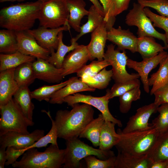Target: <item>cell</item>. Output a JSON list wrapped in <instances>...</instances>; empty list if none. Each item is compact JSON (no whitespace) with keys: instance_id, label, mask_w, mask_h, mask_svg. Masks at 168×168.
<instances>
[{"instance_id":"1f68e13d","label":"cell","mask_w":168,"mask_h":168,"mask_svg":"<svg viewBox=\"0 0 168 168\" xmlns=\"http://www.w3.org/2000/svg\"><path fill=\"white\" fill-rule=\"evenodd\" d=\"M88 11L87 21L81 26L79 33L72 38L75 41L77 42L83 35L92 33L104 21V16L93 5L91 6Z\"/></svg>"},{"instance_id":"4fadbf2b","label":"cell","mask_w":168,"mask_h":168,"mask_svg":"<svg viewBox=\"0 0 168 168\" xmlns=\"http://www.w3.org/2000/svg\"><path fill=\"white\" fill-rule=\"evenodd\" d=\"M168 55L164 51L159 53L152 57L143 59L141 62H138L128 58L127 66L129 68H132L138 72L143 84V89L147 93H149V86L148 82V75L153 69L155 68L161 60Z\"/></svg>"},{"instance_id":"52a82bcc","label":"cell","mask_w":168,"mask_h":168,"mask_svg":"<svg viewBox=\"0 0 168 168\" xmlns=\"http://www.w3.org/2000/svg\"><path fill=\"white\" fill-rule=\"evenodd\" d=\"M67 0H49L43 2L38 20L40 26L56 28L69 26Z\"/></svg>"},{"instance_id":"7a4b0ae2","label":"cell","mask_w":168,"mask_h":168,"mask_svg":"<svg viewBox=\"0 0 168 168\" xmlns=\"http://www.w3.org/2000/svg\"><path fill=\"white\" fill-rule=\"evenodd\" d=\"M43 2L37 0L12 5L0 11V26L15 32L27 31L38 19Z\"/></svg>"},{"instance_id":"d590c367","label":"cell","mask_w":168,"mask_h":168,"mask_svg":"<svg viewBox=\"0 0 168 168\" xmlns=\"http://www.w3.org/2000/svg\"><path fill=\"white\" fill-rule=\"evenodd\" d=\"M76 77H71L64 82L55 85L42 86L30 92L31 97L39 101L45 100L49 102L52 96L55 92L65 86Z\"/></svg>"},{"instance_id":"7c38bea8","label":"cell","mask_w":168,"mask_h":168,"mask_svg":"<svg viewBox=\"0 0 168 168\" xmlns=\"http://www.w3.org/2000/svg\"><path fill=\"white\" fill-rule=\"evenodd\" d=\"M159 106L154 102L138 109L135 114L130 117L126 125L121 132L123 133L142 131L153 128L148 123L152 115L157 112Z\"/></svg>"},{"instance_id":"d6986e66","label":"cell","mask_w":168,"mask_h":168,"mask_svg":"<svg viewBox=\"0 0 168 168\" xmlns=\"http://www.w3.org/2000/svg\"><path fill=\"white\" fill-rule=\"evenodd\" d=\"M32 63L36 78L50 83H59L64 77L62 68H58L47 60L36 58Z\"/></svg>"},{"instance_id":"8d00e7d4","label":"cell","mask_w":168,"mask_h":168,"mask_svg":"<svg viewBox=\"0 0 168 168\" xmlns=\"http://www.w3.org/2000/svg\"><path fill=\"white\" fill-rule=\"evenodd\" d=\"M17 51V41L16 32L4 29L0 30V52L12 54Z\"/></svg>"},{"instance_id":"4316f807","label":"cell","mask_w":168,"mask_h":168,"mask_svg":"<svg viewBox=\"0 0 168 168\" xmlns=\"http://www.w3.org/2000/svg\"><path fill=\"white\" fill-rule=\"evenodd\" d=\"M146 156L152 163L168 161V131L160 134Z\"/></svg>"},{"instance_id":"bcb514c9","label":"cell","mask_w":168,"mask_h":168,"mask_svg":"<svg viewBox=\"0 0 168 168\" xmlns=\"http://www.w3.org/2000/svg\"><path fill=\"white\" fill-rule=\"evenodd\" d=\"M154 95L155 97L154 103L158 106L164 103H168V82L156 91Z\"/></svg>"},{"instance_id":"277c9868","label":"cell","mask_w":168,"mask_h":168,"mask_svg":"<svg viewBox=\"0 0 168 168\" xmlns=\"http://www.w3.org/2000/svg\"><path fill=\"white\" fill-rule=\"evenodd\" d=\"M120 139L115 146L118 151L135 156L146 155L157 140L160 133L153 127L148 130L123 133L117 132Z\"/></svg>"},{"instance_id":"e575fe53","label":"cell","mask_w":168,"mask_h":168,"mask_svg":"<svg viewBox=\"0 0 168 168\" xmlns=\"http://www.w3.org/2000/svg\"><path fill=\"white\" fill-rule=\"evenodd\" d=\"M112 76V70H107L105 68L94 76L80 78V79L91 87L102 90L107 87Z\"/></svg>"},{"instance_id":"ac0fdd59","label":"cell","mask_w":168,"mask_h":168,"mask_svg":"<svg viewBox=\"0 0 168 168\" xmlns=\"http://www.w3.org/2000/svg\"><path fill=\"white\" fill-rule=\"evenodd\" d=\"M50 118L52 122V126L49 131L45 135L36 142L32 145L26 148L17 149L14 147H11L8 153V157L9 162L13 164L21 155L28 149L33 148H40L46 147L48 144L58 145L57 139L58 138L57 129L55 124L54 120L53 119L50 115L49 111H46L43 110Z\"/></svg>"},{"instance_id":"484cf974","label":"cell","mask_w":168,"mask_h":168,"mask_svg":"<svg viewBox=\"0 0 168 168\" xmlns=\"http://www.w3.org/2000/svg\"><path fill=\"white\" fill-rule=\"evenodd\" d=\"M165 49L166 48L157 43L152 37H138L137 52L140 54L143 59L155 56Z\"/></svg>"},{"instance_id":"44dd1931","label":"cell","mask_w":168,"mask_h":168,"mask_svg":"<svg viewBox=\"0 0 168 168\" xmlns=\"http://www.w3.org/2000/svg\"><path fill=\"white\" fill-rule=\"evenodd\" d=\"M15 69L0 72V107L6 105L19 88L14 78Z\"/></svg>"},{"instance_id":"c3c4849f","label":"cell","mask_w":168,"mask_h":168,"mask_svg":"<svg viewBox=\"0 0 168 168\" xmlns=\"http://www.w3.org/2000/svg\"><path fill=\"white\" fill-rule=\"evenodd\" d=\"M6 148L0 147V168H4L7 161Z\"/></svg>"},{"instance_id":"ba28073f","label":"cell","mask_w":168,"mask_h":168,"mask_svg":"<svg viewBox=\"0 0 168 168\" xmlns=\"http://www.w3.org/2000/svg\"><path fill=\"white\" fill-rule=\"evenodd\" d=\"M144 8L138 2L134 3L132 8L126 16V24L129 26L138 27V37L150 36L162 40L166 49L167 42L165 34L160 33L155 29L152 22L145 14Z\"/></svg>"},{"instance_id":"7dc6e473","label":"cell","mask_w":168,"mask_h":168,"mask_svg":"<svg viewBox=\"0 0 168 168\" xmlns=\"http://www.w3.org/2000/svg\"><path fill=\"white\" fill-rule=\"evenodd\" d=\"M102 6L104 12V21L106 23L108 19V16L110 11L111 0H98Z\"/></svg>"},{"instance_id":"3957f363","label":"cell","mask_w":168,"mask_h":168,"mask_svg":"<svg viewBox=\"0 0 168 168\" xmlns=\"http://www.w3.org/2000/svg\"><path fill=\"white\" fill-rule=\"evenodd\" d=\"M65 149L51 144L43 152L35 148L30 149L23 154L19 161L12 165L17 168H60L63 166Z\"/></svg>"},{"instance_id":"ab89813d","label":"cell","mask_w":168,"mask_h":168,"mask_svg":"<svg viewBox=\"0 0 168 168\" xmlns=\"http://www.w3.org/2000/svg\"><path fill=\"white\" fill-rule=\"evenodd\" d=\"M131 0H111V6L106 23L108 30L113 27L115 16L127 10Z\"/></svg>"},{"instance_id":"ffe728a7","label":"cell","mask_w":168,"mask_h":168,"mask_svg":"<svg viewBox=\"0 0 168 168\" xmlns=\"http://www.w3.org/2000/svg\"><path fill=\"white\" fill-rule=\"evenodd\" d=\"M107 31L106 23L104 21L92 32L90 41L86 45L90 56V60L96 58L98 60L103 59Z\"/></svg>"},{"instance_id":"9c48e42d","label":"cell","mask_w":168,"mask_h":168,"mask_svg":"<svg viewBox=\"0 0 168 168\" xmlns=\"http://www.w3.org/2000/svg\"><path fill=\"white\" fill-rule=\"evenodd\" d=\"M128 59L125 50L121 52L118 49H115V46L113 44L107 45L103 59L108 62L112 66V78L115 83L124 82L140 77L138 73L129 74L127 71L126 66Z\"/></svg>"},{"instance_id":"f6af8a7d","label":"cell","mask_w":168,"mask_h":168,"mask_svg":"<svg viewBox=\"0 0 168 168\" xmlns=\"http://www.w3.org/2000/svg\"><path fill=\"white\" fill-rule=\"evenodd\" d=\"M144 10L154 27L160 28L165 31L167 42L168 41V17L153 13L148 7H144Z\"/></svg>"},{"instance_id":"9a60e30c","label":"cell","mask_w":168,"mask_h":168,"mask_svg":"<svg viewBox=\"0 0 168 168\" xmlns=\"http://www.w3.org/2000/svg\"><path fill=\"white\" fill-rule=\"evenodd\" d=\"M17 41V51L36 58L47 60L50 55L48 50L41 46L27 31L16 32Z\"/></svg>"},{"instance_id":"74e56055","label":"cell","mask_w":168,"mask_h":168,"mask_svg":"<svg viewBox=\"0 0 168 168\" xmlns=\"http://www.w3.org/2000/svg\"><path fill=\"white\" fill-rule=\"evenodd\" d=\"M140 86H138L119 96V109L123 114L127 113L130 109L133 101L140 98Z\"/></svg>"},{"instance_id":"6da1fadb","label":"cell","mask_w":168,"mask_h":168,"mask_svg":"<svg viewBox=\"0 0 168 168\" xmlns=\"http://www.w3.org/2000/svg\"><path fill=\"white\" fill-rule=\"evenodd\" d=\"M76 103L70 110H59L54 120L58 138L65 140L78 138L86 125L94 119V111L91 105Z\"/></svg>"},{"instance_id":"5b68a950","label":"cell","mask_w":168,"mask_h":168,"mask_svg":"<svg viewBox=\"0 0 168 168\" xmlns=\"http://www.w3.org/2000/svg\"><path fill=\"white\" fill-rule=\"evenodd\" d=\"M66 145L63 168H80L81 160L90 155L95 156L102 160L115 156L114 152L110 150H103L95 148L85 143L78 138L66 140Z\"/></svg>"},{"instance_id":"ee69618b","label":"cell","mask_w":168,"mask_h":168,"mask_svg":"<svg viewBox=\"0 0 168 168\" xmlns=\"http://www.w3.org/2000/svg\"><path fill=\"white\" fill-rule=\"evenodd\" d=\"M144 7L152 8L160 15L168 17V0H137Z\"/></svg>"},{"instance_id":"2e32d148","label":"cell","mask_w":168,"mask_h":168,"mask_svg":"<svg viewBox=\"0 0 168 168\" xmlns=\"http://www.w3.org/2000/svg\"><path fill=\"white\" fill-rule=\"evenodd\" d=\"M90 59L86 45H79L65 57L61 68L63 76L77 73Z\"/></svg>"},{"instance_id":"d4e9b609","label":"cell","mask_w":168,"mask_h":168,"mask_svg":"<svg viewBox=\"0 0 168 168\" xmlns=\"http://www.w3.org/2000/svg\"><path fill=\"white\" fill-rule=\"evenodd\" d=\"M115 125L112 122L105 121L100 131L99 148L103 150H110L118 142L120 135L115 132Z\"/></svg>"},{"instance_id":"816d5d0a","label":"cell","mask_w":168,"mask_h":168,"mask_svg":"<svg viewBox=\"0 0 168 168\" xmlns=\"http://www.w3.org/2000/svg\"><path fill=\"white\" fill-rule=\"evenodd\" d=\"M25 0H0V2H14L15 1H23ZM41 1L42 2H44L46 1H47L49 0H37Z\"/></svg>"},{"instance_id":"7bdbcfd3","label":"cell","mask_w":168,"mask_h":168,"mask_svg":"<svg viewBox=\"0 0 168 168\" xmlns=\"http://www.w3.org/2000/svg\"><path fill=\"white\" fill-rule=\"evenodd\" d=\"M95 156L90 155L84 158L87 168H114L116 156L105 160L98 159Z\"/></svg>"},{"instance_id":"f907efd6","label":"cell","mask_w":168,"mask_h":168,"mask_svg":"<svg viewBox=\"0 0 168 168\" xmlns=\"http://www.w3.org/2000/svg\"><path fill=\"white\" fill-rule=\"evenodd\" d=\"M96 7L100 13L104 16V12L103 7L100 4L98 0H89Z\"/></svg>"},{"instance_id":"b9f144b4","label":"cell","mask_w":168,"mask_h":168,"mask_svg":"<svg viewBox=\"0 0 168 168\" xmlns=\"http://www.w3.org/2000/svg\"><path fill=\"white\" fill-rule=\"evenodd\" d=\"M110 65L109 63L103 59L93 61L88 65H85L77 73L78 77L82 78L91 77L96 75L103 68Z\"/></svg>"},{"instance_id":"7402d4cb","label":"cell","mask_w":168,"mask_h":168,"mask_svg":"<svg viewBox=\"0 0 168 168\" xmlns=\"http://www.w3.org/2000/svg\"><path fill=\"white\" fill-rule=\"evenodd\" d=\"M96 89L90 87L77 77L65 86L55 92L52 96L49 102L51 104H62L68 96L81 92H93Z\"/></svg>"},{"instance_id":"5bb4252c","label":"cell","mask_w":168,"mask_h":168,"mask_svg":"<svg viewBox=\"0 0 168 168\" xmlns=\"http://www.w3.org/2000/svg\"><path fill=\"white\" fill-rule=\"evenodd\" d=\"M70 26L64 25L54 29L40 26L27 31L31 35L42 47L50 52L57 50L58 44V35L61 31L70 30Z\"/></svg>"},{"instance_id":"e0dca14e","label":"cell","mask_w":168,"mask_h":168,"mask_svg":"<svg viewBox=\"0 0 168 168\" xmlns=\"http://www.w3.org/2000/svg\"><path fill=\"white\" fill-rule=\"evenodd\" d=\"M107 40L116 45L119 50L128 49L131 52H137L138 37L129 29H123L120 26L111 28L107 31Z\"/></svg>"},{"instance_id":"f35d334b","label":"cell","mask_w":168,"mask_h":168,"mask_svg":"<svg viewBox=\"0 0 168 168\" xmlns=\"http://www.w3.org/2000/svg\"><path fill=\"white\" fill-rule=\"evenodd\" d=\"M157 112L159 114L152 120V126L161 134L168 131V103L159 106Z\"/></svg>"},{"instance_id":"30bf717a","label":"cell","mask_w":168,"mask_h":168,"mask_svg":"<svg viewBox=\"0 0 168 168\" xmlns=\"http://www.w3.org/2000/svg\"><path fill=\"white\" fill-rule=\"evenodd\" d=\"M110 99L109 92L106 90L105 95L102 96L95 97L78 93L69 95L65 97L63 102L71 107L76 103H85L95 107L102 114L105 121L115 123L121 127L123 125L121 121L115 118L110 113L108 107Z\"/></svg>"},{"instance_id":"f1b7e54d","label":"cell","mask_w":168,"mask_h":168,"mask_svg":"<svg viewBox=\"0 0 168 168\" xmlns=\"http://www.w3.org/2000/svg\"><path fill=\"white\" fill-rule=\"evenodd\" d=\"M105 121L103 115L100 113L97 118L94 119L86 125L79 138H86L90 141L94 147H99L101 128Z\"/></svg>"},{"instance_id":"8992f818","label":"cell","mask_w":168,"mask_h":168,"mask_svg":"<svg viewBox=\"0 0 168 168\" xmlns=\"http://www.w3.org/2000/svg\"><path fill=\"white\" fill-rule=\"evenodd\" d=\"M0 109V136L11 131L30 133L27 128L33 126L34 122L25 116L13 98Z\"/></svg>"},{"instance_id":"cb8c5ba5","label":"cell","mask_w":168,"mask_h":168,"mask_svg":"<svg viewBox=\"0 0 168 168\" xmlns=\"http://www.w3.org/2000/svg\"><path fill=\"white\" fill-rule=\"evenodd\" d=\"M67 5L69 13L68 24L76 31L79 32L81 21L89 13V11L85 8L86 3L84 0H67Z\"/></svg>"},{"instance_id":"f5cc1de1","label":"cell","mask_w":168,"mask_h":168,"mask_svg":"<svg viewBox=\"0 0 168 168\" xmlns=\"http://www.w3.org/2000/svg\"><path fill=\"white\" fill-rule=\"evenodd\" d=\"M166 49H168V41L167 42V45L166 47Z\"/></svg>"},{"instance_id":"d6a6232c","label":"cell","mask_w":168,"mask_h":168,"mask_svg":"<svg viewBox=\"0 0 168 168\" xmlns=\"http://www.w3.org/2000/svg\"><path fill=\"white\" fill-rule=\"evenodd\" d=\"M32 63H23L15 68L14 78L19 88L28 86L36 77Z\"/></svg>"},{"instance_id":"60d3db41","label":"cell","mask_w":168,"mask_h":168,"mask_svg":"<svg viewBox=\"0 0 168 168\" xmlns=\"http://www.w3.org/2000/svg\"><path fill=\"white\" fill-rule=\"evenodd\" d=\"M140 82L138 79L130 80L125 82L115 83L110 89L107 91L110 95V99L119 97L127 92L140 86Z\"/></svg>"},{"instance_id":"83f0119b","label":"cell","mask_w":168,"mask_h":168,"mask_svg":"<svg viewBox=\"0 0 168 168\" xmlns=\"http://www.w3.org/2000/svg\"><path fill=\"white\" fill-rule=\"evenodd\" d=\"M36 58L34 56L24 54L18 51L12 54H1L0 71L15 68L23 63H32Z\"/></svg>"},{"instance_id":"f546056e","label":"cell","mask_w":168,"mask_h":168,"mask_svg":"<svg viewBox=\"0 0 168 168\" xmlns=\"http://www.w3.org/2000/svg\"><path fill=\"white\" fill-rule=\"evenodd\" d=\"M63 31L60 32L58 35V44L56 52L54 51L50 52V55L47 60L49 62L58 68L62 67L63 63L66 54L72 51L79 44L72 39L71 44L69 46L65 45L63 41Z\"/></svg>"},{"instance_id":"8fae6325","label":"cell","mask_w":168,"mask_h":168,"mask_svg":"<svg viewBox=\"0 0 168 168\" xmlns=\"http://www.w3.org/2000/svg\"><path fill=\"white\" fill-rule=\"evenodd\" d=\"M44 131L36 129L28 134L9 132L0 136V147H13L21 149L29 147L44 136Z\"/></svg>"},{"instance_id":"603a6c76","label":"cell","mask_w":168,"mask_h":168,"mask_svg":"<svg viewBox=\"0 0 168 168\" xmlns=\"http://www.w3.org/2000/svg\"><path fill=\"white\" fill-rule=\"evenodd\" d=\"M118 152L114 168H150L152 163L146 155L135 156Z\"/></svg>"},{"instance_id":"836d02e7","label":"cell","mask_w":168,"mask_h":168,"mask_svg":"<svg viewBox=\"0 0 168 168\" xmlns=\"http://www.w3.org/2000/svg\"><path fill=\"white\" fill-rule=\"evenodd\" d=\"M30 92L28 87L19 88L14 95L13 98L25 116L33 120L35 106L31 101Z\"/></svg>"},{"instance_id":"4dcf8cb0","label":"cell","mask_w":168,"mask_h":168,"mask_svg":"<svg viewBox=\"0 0 168 168\" xmlns=\"http://www.w3.org/2000/svg\"><path fill=\"white\" fill-rule=\"evenodd\" d=\"M159 64L158 70L148 79L149 86H152L150 91L151 95L168 82V55L161 60Z\"/></svg>"},{"instance_id":"681fc988","label":"cell","mask_w":168,"mask_h":168,"mask_svg":"<svg viewBox=\"0 0 168 168\" xmlns=\"http://www.w3.org/2000/svg\"><path fill=\"white\" fill-rule=\"evenodd\" d=\"M150 168H168V161L152 163Z\"/></svg>"}]
</instances>
